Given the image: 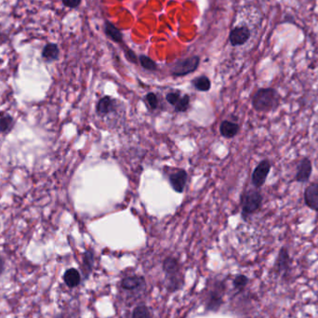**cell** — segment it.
Returning a JSON list of instances; mask_svg holds the SVG:
<instances>
[{
  "instance_id": "cell-24",
  "label": "cell",
  "mask_w": 318,
  "mask_h": 318,
  "mask_svg": "<svg viewBox=\"0 0 318 318\" xmlns=\"http://www.w3.org/2000/svg\"><path fill=\"white\" fill-rule=\"evenodd\" d=\"M145 100H146V102L148 103L149 106H150L152 109H156L157 108V106H158V99H157V96H156L155 93H148L146 95V97H145Z\"/></svg>"
},
{
  "instance_id": "cell-13",
  "label": "cell",
  "mask_w": 318,
  "mask_h": 318,
  "mask_svg": "<svg viewBox=\"0 0 318 318\" xmlns=\"http://www.w3.org/2000/svg\"><path fill=\"white\" fill-rule=\"evenodd\" d=\"M122 288L126 290L138 289L145 285V279L141 277H127L121 281Z\"/></svg>"
},
{
  "instance_id": "cell-14",
  "label": "cell",
  "mask_w": 318,
  "mask_h": 318,
  "mask_svg": "<svg viewBox=\"0 0 318 318\" xmlns=\"http://www.w3.org/2000/svg\"><path fill=\"white\" fill-rule=\"evenodd\" d=\"M59 54H60L59 47L54 43H49L44 47L41 55H42V58L47 62H53L59 58Z\"/></svg>"
},
{
  "instance_id": "cell-29",
  "label": "cell",
  "mask_w": 318,
  "mask_h": 318,
  "mask_svg": "<svg viewBox=\"0 0 318 318\" xmlns=\"http://www.w3.org/2000/svg\"><path fill=\"white\" fill-rule=\"evenodd\" d=\"M4 268H5V261H4V259L0 256V275L4 271Z\"/></svg>"
},
{
  "instance_id": "cell-28",
  "label": "cell",
  "mask_w": 318,
  "mask_h": 318,
  "mask_svg": "<svg viewBox=\"0 0 318 318\" xmlns=\"http://www.w3.org/2000/svg\"><path fill=\"white\" fill-rule=\"evenodd\" d=\"M126 54H127V58L128 59L130 62H132L134 64L137 63V57H136V55H135L133 52H131L130 50H127V52H126Z\"/></svg>"
},
{
  "instance_id": "cell-15",
  "label": "cell",
  "mask_w": 318,
  "mask_h": 318,
  "mask_svg": "<svg viewBox=\"0 0 318 318\" xmlns=\"http://www.w3.org/2000/svg\"><path fill=\"white\" fill-rule=\"evenodd\" d=\"M104 31H105V34L108 35L112 40L117 43H122L123 35L113 23H111L110 22H105Z\"/></svg>"
},
{
  "instance_id": "cell-27",
  "label": "cell",
  "mask_w": 318,
  "mask_h": 318,
  "mask_svg": "<svg viewBox=\"0 0 318 318\" xmlns=\"http://www.w3.org/2000/svg\"><path fill=\"white\" fill-rule=\"evenodd\" d=\"M63 3L65 7H68L70 9H75L80 5L81 0H63Z\"/></svg>"
},
{
  "instance_id": "cell-11",
  "label": "cell",
  "mask_w": 318,
  "mask_h": 318,
  "mask_svg": "<svg viewBox=\"0 0 318 318\" xmlns=\"http://www.w3.org/2000/svg\"><path fill=\"white\" fill-rule=\"evenodd\" d=\"M96 110L99 115L104 116L115 110V103L110 96H104L101 99L97 104Z\"/></svg>"
},
{
  "instance_id": "cell-23",
  "label": "cell",
  "mask_w": 318,
  "mask_h": 318,
  "mask_svg": "<svg viewBox=\"0 0 318 318\" xmlns=\"http://www.w3.org/2000/svg\"><path fill=\"white\" fill-rule=\"evenodd\" d=\"M83 263H84V272L88 274V272L92 271L93 264V253L92 251H87L84 254Z\"/></svg>"
},
{
  "instance_id": "cell-22",
  "label": "cell",
  "mask_w": 318,
  "mask_h": 318,
  "mask_svg": "<svg viewBox=\"0 0 318 318\" xmlns=\"http://www.w3.org/2000/svg\"><path fill=\"white\" fill-rule=\"evenodd\" d=\"M132 318H151L150 312L147 307L140 305L134 309Z\"/></svg>"
},
{
  "instance_id": "cell-21",
  "label": "cell",
  "mask_w": 318,
  "mask_h": 318,
  "mask_svg": "<svg viewBox=\"0 0 318 318\" xmlns=\"http://www.w3.org/2000/svg\"><path fill=\"white\" fill-rule=\"evenodd\" d=\"M190 97L188 95H184L179 98L178 103L175 104V112H185L189 108Z\"/></svg>"
},
{
  "instance_id": "cell-9",
  "label": "cell",
  "mask_w": 318,
  "mask_h": 318,
  "mask_svg": "<svg viewBox=\"0 0 318 318\" xmlns=\"http://www.w3.org/2000/svg\"><path fill=\"white\" fill-rule=\"evenodd\" d=\"M250 37V31L249 28L241 26L236 27L230 33V42L233 46H241L249 40Z\"/></svg>"
},
{
  "instance_id": "cell-7",
  "label": "cell",
  "mask_w": 318,
  "mask_h": 318,
  "mask_svg": "<svg viewBox=\"0 0 318 318\" xmlns=\"http://www.w3.org/2000/svg\"><path fill=\"white\" fill-rule=\"evenodd\" d=\"M187 177L188 175L185 169H178L177 171L169 175L168 180L174 191L177 193L184 192L186 181H187Z\"/></svg>"
},
{
  "instance_id": "cell-26",
  "label": "cell",
  "mask_w": 318,
  "mask_h": 318,
  "mask_svg": "<svg viewBox=\"0 0 318 318\" xmlns=\"http://www.w3.org/2000/svg\"><path fill=\"white\" fill-rule=\"evenodd\" d=\"M179 98H180V95H179V93H169L168 94H167L166 100H167L168 104L175 106V104L178 103Z\"/></svg>"
},
{
  "instance_id": "cell-18",
  "label": "cell",
  "mask_w": 318,
  "mask_h": 318,
  "mask_svg": "<svg viewBox=\"0 0 318 318\" xmlns=\"http://www.w3.org/2000/svg\"><path fill=\"white\" fill-rule=\"evenodd\" d=\"M277 263H278V269L280 271L281 270L283 271L284 269H288L289 268V255L286 248H282V249H280Z\"/></svg>"
},
{
  "instance_id": "cell-10",
  "label": "cell",
  "mask_w": 318,
  "mask_h": 318,
  "mask_svg": "<svg viewBox=\"0 0 318 318\" xmlns=\"http://www.w3.org/2000/svg\"><path fill=\"white\" fill-rule=\"evenodd\" d=\"M239 131V126L235 122L224 120L221 122L220 125V132L222 137L231 139L234 138Z\"/></svg>"
},
{
  "instance_id": "cell-8",
  "label": "cell",
  "mask_w": 318,
  "mask_h": 318,
  "mask_svg": "<svg viewBox=\"0 0 318 318\" xmlns=\"http://www.w3.org/2000/svg\"><path fill=\"white\" fill-rule=\"evenodd\" d=\"M304 201L308 208L318 211V183L308 185L304 192Z\"/></svg>"
},
{
  "instance_id": "cell-12",
  "label": "cell",
  "mask_w": 318,
  "mask_h": 318,
  "mask_svg": "<svg viewBox=\"0 0 318 318\" xmlns=\"http://www.w3.org/2000/svg\"><path fill=\"white\" fill-rule=\"evenodd\" d=\"M64 283L66 284L69 288H75L80 284L81 276L76 269L71 268L64 272Z\"/></svg>"
},
{
  "instance_id": "cell-6",
  "label": "cell",
  "mask_w": 318,
  "mask_h": 318,
  "mask_svg": "<svg viewBox=\"0 0 318 318\" xmlns=\"http://www.w3.org/2000/svg\"><path fill=\"white\" fill-rule=\"evenodd\" d=\"M312 162L309 158H302L297 166V172L295 175V180L301 184H304L310 179L312 174Z\"/></svg>"
},
{
  "instance_id": "cell-17",
  "label": "cell",
  "mask_w": 318,
  "mask_h": 318,
  "mask_svg": "<svg viewBox=\"0 0 318 318\" xmlns=\"http://www.w3.org/2000/svg\"><path fill=\"white\" fill-rule=\"evenodd\" d=\"M194 86L199 92H208L211 87V83L208 77L202 75L194 80Z\"/></svg>"
},
{
  "instance_id": "cell-5",
  "label": "cell",
  "mask_w": 318,
  "mask_h": 318,
  "mask_svg": "<svg viewBox=\"0 0 318 318\" xmlns=\"http://www.w3.org/2000/svg\"><path fill=\"white\" fill-rule=\"evenodd\" d=\"M271 163L269 160L264 159L262 161H260L258 166L255 168L252 176H251V181L252 185H254L256 188H260L262 185L265 184L266 181L268 174L271 170Z\"/></svg>"
},
{
  "instance_id": "cell-3",
  "label": "cell",
  "mask_w": 318,
  "mask_h": 318,
  "mask_svg": "<svg viewBox=\"0 0 318 318\" xmlns=\"http://www.w3.org/2000/svg\"><path fill=\"white\" fill-rule=\"evenodd\" d=\"M200 63L198 56H192L190 58L179 60L174 64L172 68V75L174 76H184L191 74L197 69Z\"/></svg>"
},
{
  "instance_id": "cell-20",
  "label": "cell",
  "mask_w": 318,
  "mask_h": 318,
  "mask_svg": "<svg viewBox=\"0 0 318 318\" xmlns=\"http://www.w3.org/2000/svg\"><path fill=\"white\" fill-rule=\"evenodd\" d=\"M140 64L143 66V68L149 71H155L157 69V65L156 63L152 60V59L145 56V55H141L139 57Z\"/></svg>"
},
{
  "instance_id": "cell-1",
  "label": "cell",
  "mask_w": 318,
  "mask_h": 318,
  "mask_svg": "<svg viewBox=\"0 0 318 318\" xmlns=\"http://www.w3.org/2000/svg\"><path fill=\"white\" fill-rule=\"evenodd\" d=\"M280 104V95L272 87L258 89L252 98V106L258 112H271L277 109Z\"/></svg>"
},
{
  "instance_id": "cell-25",
  "label": "cell",
  "mask_w": 318,
  "mask_h": 318,
  "mask_svg": "<svg viewBox=\"0 0 318 318\" xmlns=\"http://www.w3.org/2000/svg\"><path fill=\"white\" fill-rule=\"evenodd\" d=\"M249 282V279L243 275H240V276H237V278H235L234 280V284H235V287L237 289H243L244 287L248 284Z\"/></svg>"
},
{
  "instance_id": "cell-4",
  "label": "cell",
  "mask_w": 318,
  "mask_h": 318,
  "mask_svg": "<svg viewBox=\"0 0 318 318\" xmlns=\"http://www.w3.org/2000/svg\"><path fill=\"white\" fill-rule=\"evenodd\" d=\"M163 269L166 272V275L169 278V280L171 281V285L169 286V289L172 290H176L180 286V279L179 278V262L176 259L168 257L164 260L163 263Z\"/></svg>"
},
{
  "instance_id": "cell-2",
  "label": "cell",
  "mask_w": 318,
  "mask_h": 318,
  "mask_svg": "<svg viewBox=\"0 0 318 318\" xmlns=\"http://www.w3.org/2000/svg\"><path fill=\"white\" fill-rule=\"evenodd\" d=\"M242 214L244 217L257 212L262 204V196L258 190L246 192L241 198Z\"/></svg>"
},
{
  "instance_id": "cell-19",
  "label": "cell",
  "mask_w": 318,
  "mask_h": 318,
  "mask_svg": "<svg viewBox=\"0 0 318 318\" xmlns=\"http://www.w3.org/2000/svg\"><path fill=\"white\" fill-rule=\"evenodd\" d=\"M221 298L222 297L220 295V292H217V291L211 292L209 300L208 301L207 309L208 310H217L221 303Z\"/></svg>"
},
{
  "instance_id": "cell-16",
  "label": "cell",
  "mask_w": 318,
  "mask_h": 318,
  "mask_svg": "<svg viewBox=\"0 0 318 318\" xmlns=\"http://www.w3.org/2000/svg\"><path fill=\"white\" fill-rule=\"evenodd\" d=\"M14 126L12 116L8 114H0V132L9 133Z\"/></svg>"
}]
</instances>
